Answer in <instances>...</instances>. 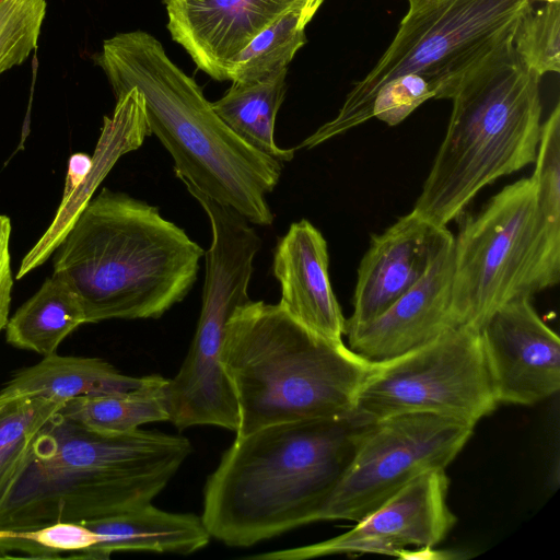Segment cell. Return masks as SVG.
<instances>
[{
	"label": "cell",
	"instance_id": "cell-9",
	"mask_svg": "<svg viewBox=\"0 0 560 560\" xmlns=\"http://www.w3.org/2000/svg\"><path fill=\"white\" fill-rule=\"evenodd\" d=\"M497 406L479 331L456 326L419 348L374 363L349 420L362 427L421 412L476 425Z\"/></svg>",
	"mask_w": 560,
	"mask_h": 560
},
{
	"label": "cell",
	"instance_id": "cell-31",
	"mask_svg": "<svg viewBox=\"0 0 560 560\" xmlns=\"http://www.w3.org/2000/svg\"><path fill=\"white\" fill-rule=\"evenodd\" d=\"M10 218L0 214V331L5 328L9 320V310L12 291V271L10 257Z\"/></svg>",
	"mask_w": 560,
	"mask_h": 560
},
{
	"label": "cell",
	"instance_id": "cell-10",
	"mask_svg": "<svg viewBox=\"0 0 560 560\" xmlns=\"http://www.w3.org/2000/svg\"><path fill=\"white\" fill-rule=\"evenodd\" d=\"M474 428L421 412L358 427L350 460L316 522H358L418 476L446 469L471 438Z\"/></svg>",
	"mask_w": 560,
	"mask_h": 560
},
{
	"label": "cell",
	"instance_id": "cell-8",
	"mask_svg": "<svg viewBox=\"0 0 560 560\" xmlns=\"http://www.w3.org/2000/svg\"><path fill=\"white\" fill-rule=\"evenodd\" d=\"M452 312L479 330L506 302L560 280V229L544 218L534 178L504 186L454 236Z\"/></svg>",
	"mask_w": 560,
	"mask_h": 560
},
{
	"label": "cell",
	"instance_id": "cell-22",
	"mask_svg": "<svg viewBox=\"0 0 560 560\" xmlns=\"http://www.w3.org/2000/svg\"><path fill=\"white\" fill-rule=\"evenodd\" d=\"M166 382L161 375H147L132 389L69 399L58 415L101 433H126L147 423L168 421Z\"/></svg>",
	"mask_w": 560,
	"mask_h": 560
},
{
	"label": "cell",
	"instance_id": "cell-28",
	"mask_svg": "<svg viewBox=\"0 0 560 560\" xmlns=\"http://www.w3.org/2000/svg\"><path fill=\"white\" fill-rule=\"evenodd\" d=\"M45 14L46 0H0V74L36 48Z\"/></svg>",
	"mask_w": 560,
	"mask_h": 560
},
{
	"label": "cell",
	"instance_id": "cell-25",
	"mask_svg": "<svg viewBox=\"0 0 560 560\" xmlns=\"http://www.w3.org/2000/svg\"><path fill=\"white\" fill-rule=\"evenodd\" d=\"M305 26L301 8L295 5L254 37L231 61L228 80L248 83L287 69L306 43Z\"/></svg>",
	"mask_w": 560,
	"mask_h": 560
},
{
	"label": "cell",
	"instance_id": "cell-1",
	"mask_svg": "<svg viewBox=\"0 0 560 560\" xmlns=\"http://www.w3.org/2000/svg\"><path fill=\"white\" fill-rule=\"evenodd\" d=\"M94 60L116 100L130 89L140 92L150 135L171 154L182 182L253 224L272 223L266 195L276 188L282 163L241 140L154 36L143 31L116 34Z\"/></svg>",
	"mask_w": 560,
	"mask_h": 560
},
{
	"label": "cell",
	"instance_id": "cell-4",
	"mask_svg": "<svg viewBox=\"0 0 560 560\" xmlns=\"http://www.w3.org/2000/svg\"><path fill=\"white\" fill-rule=\"evenodd\" d=\"M190 453L182 435L101 433L57 415L38 434L27 468L0 510V528L91 521L140 508Z\"/></svg>",
	"mask_w": 560,
	"mask_h": 560
},
{
	"label": "cell",
	"instance_id": "cell-33",
	"mask_svg": "<svg viewBox=\"0 0 560 560\" xmlns=\"http://www.w3.org/2000/svg\"><path fill=\"white\" fill-rule=\"evenodd\" d=\"M301 8L302 19L307 24L317 12L324 0H298Z\"/></svg>",
	"mask_w": 560,
	"mask_h": 560
},
{
	"label": "cell",
	"instance_id": "cell-14",
	"mask_svg": "<svg viewBox=\"0 0 560 560\" xmlns=\"http://www.w3.org/2000/svg\"><path fill=\"white\" fill-rule=\"evenodd\" d=\"M453 241L446 226L413 209L373 235L358 268L353 313L346 319V334L378 316L415 285Z\"/></svg>",
	"mask_w": 560,
	"mask_h": 560
},
{
	"label": "cell",
	"instance_id": "cell-16",
	"mask_svg": "<svg viewBox=\"0 0 560 560\" xmlns=\"http://www.w3.org/2000/svg\"><path fill=\"white\" fill-rule=\"evenodd\" d=\"M453 243L383 313L345 335L352 351L378 363L419 348L457 326L452 312Z\"/></svg>",
	"mask_w": 560,
	"mask_h": 560
},
{
	"label": "cell",
	"instance_id": "cell-32",
	"mask_svg": "<svg viewBox=\"0 0 560 560\" xmlns=\"http://www.w3.org/2000/svg\"><path fill=\"white\" fill-rule=\"evenodd\" d=\"M93 165L92 156L78 152L69 158L62 199L67 198L82 183Z\"/></svg>",
	"mask_w": 560,
	"mask_h": 560
},
{
	"label": "cell",
	"instance_id": "cell-3",
	"mask_svg": "<svg viewBox=\"0 0 560 560\" xmlns=\"http://www.w3.org/2000/svg\"><path fill=\"white\" fill-rule=\"evenodd\" d=\"M203 248L159 208L103 188L55 249L85 322L159 318L192 288Z\"/></svg>",
	"mask_w": 560,
	"mask_h": 560
},
{
	"label": "cell",
	"instance_id": "cell-17",
	"mask_svg": "<svg viewBox=\"0 0 560 560\" xmlns=\"http://www.w3.org/2000/svg\"><path fill=\"white\" fill-rule=\"evenodd\" d=\"M323 234L307 220L290 225L275 249L272 270L279 304L298 323L334 346H343L346 318L334 293Z\"/></svg>",
	"mask_w": 560,
	"mask_h": 560
},
{
	"label": "cell",
	"instance_id": "cell-7",
	"mask_svg": "<svg viewBox=\"0 0 560 560\" xmlns=\"http://www.w3.org/2000/svg\"><path fill=\"white\" fill-rule=\"evenodd\" d=\"M398 31L373 69L348 93L337 116L299 144L312 149L373 118L377 90L416 73L452 98L462 81L513 35L529 0H408Z\"/></svg>",
	"mask_w": 560,
	"mask_h": 560
},
{
	"label": "cell",
	"instance_id": "cell-23",
	"mask_svg": "<svg viewBox=\"0 0 560 560\" xmlns=\"http://www.w3.org/2000/svg\"><path fill=\"white\" fill-rule=\"evenodd\" d=\"M287 69L266 79L234 83L211 103L222 121L245 143L283 163L294 158V149H282L275 141L277 113L284 100Z\"/></svg>",
	"mask_w": 560,
	"mask_h": 560
},
{
	"label": "cell",
	"instance_id": "cell-20",
	"mask_svg": "<svg viewBox=\"0 0 560 560\" xmlns=\"http://www.w3.org/2000/svg\"><path fill=\"white\" fill-rule=\"evenodd\" d=\"M142 378L122 374L100 358L52 353L35 365L19 370L0 395L67 401L79 396L132 389L141 384Z\"/></svg>",
	"mask_w": 560,
	"mask_h": 560
},
{
	"label": "cell",
	"instance_id": "cell-30",
	"mask_svg": "<svg viewBox=\"0 0 560 560\" xmlns=\"http://www.w3.org/2000/svg\"><path fill=\"white\" fill-rule=\"evenodd\" d=\"M430 98H434V91L424 78L416 73L404 74L377 90L372 116L393 127Z\"/></svg>",
	"mask_w": 560,
	"mask_h": 560
},
{
	"label": "cell",
	"instance_id": "cell-24",
	"mask_svg": "<svg viewBox=\"0 0 560 560\" xmlns=\"http://www.w3.org/2000/svg\"><path fill=\"white\" fill-rule=\"evenodd\" d=\"M65 404L48 397L0 395V510L27 468L38 434Z\"/></svg>",
	"mask_w": 560,
	"mask_h": 560
},
{
	"label": "cell",
	"instance_id": "cell-12",
	"mask_svg": "<svg viewBox=\"0 0 560 560\" xmlns=\"http://www.w3.org/2000/svg\"><path fill=\"white\" fill-rule=\"evenodd\" d=\"M450 479L445 469L429 470L336 537L290 549L247 557L252 560H307L377 553L398 556L407 547H434L450 533L456 516L447 504Z\"/></svg>",
	"mask_w": 560,
	"mask_h": 560
},
{
	"label": "cell",
	"instance_id": "cell-34",
	"mask_svg": "<svg viewBox=\"0 0 560 560\" xmlns=\"http://www.w3.org/2000/svg\"><path fill=\"white\" fill-rule=\"evenodd\" d=\"M530 1V0H529ZM534 1H542V2H560V0H534Z\"/></svg>",
	"mask_w": 560,
	"mask_h": 560
},
{
	"label": "cell",
	"instance_id": "cell-5",
	"mask_svg": "<svg viewBox=\"0 0 560 560\" xmlns=\"http://www.w3.org/2000/svg\"><path fill=\"white\" fill-rule=\"evenodd\" d=\"M240 438L288 421L349 418L374 363L312 334L278 304L248 301L229 318L222 348Z\"/></svg>",
	"mask_w": 560,
	"mask_h": 560
},
{
	"label": "cell",
	"instance_id": "cell-19",
	"mask_svg": "<svg viewBox=\"0 0 560 560\" xmlns=\"http://www.w3.org/2000/svg\"><path fill=\"white\" fill-rule=\"evenodd\" d=\"M82 523L100 537L82 559L105 560L126 551L189 555L205 548L211 538L201 516L163 511L152 502Z\"/></svg>",
	"mask_w": 560,
	"mask_h": 560
},
{
	"label": "cell",
	"instance_id": "cell-15",
	"mask_svg": "<svg viewBox=\"0 0 560 560\" xmlns=\"http://www.w3.org/2000/svg\"><path fill=\"white\" fill-rule=\"evenodd\" d=\"M167 28L197 67L228 80L231 61L298 0H164ZM300 7V5H299Z\"/></svg>",
	"mask_w": 560,
	"mask_h": 560
},
{
	"label": "cell",
	"instance_id": "cell-18",
	"mask_svg": "<svg viewBox=\"0 0 560 560\" xmlns=\"http://www.w3.org/2000/svg\"><path fill=\"white\" fill-rule=\"evenodd\" d=\"M149 135L142 95L137 89H130L117 98L112 117H104L89 174L72 194L61 200L50 226L23 258L16 275L18 279L47 260L70 231L116 161L122 154L138 149Z\"/></svg>",
	"mask_w": 560,
	"mask_h": 560
},
{
	"label": "cell",
	"instance_id": "cell-2",
	"mask_svg": "<svg viewBox=\"0 0 560 560\" xmlns=\"http://www.w3.org/2000/svg\"><path fill=\"white\" fill-rule=\"evenodd\" d=\"M357 429L349 418L312 419L235 438L206 481L201 518L210 536L250 547L316 522Z\"/></svg>",
	"mask_w": 560,
	"mask_h": 560
},
{
	"label": "cell",
	"instance_id": "cell-27",
	"mask_svg": "<svg viewBox=\"0 0 560 560\" xmlns=\"http://www.w3.org/2000/svg\"><path fill=\"white\" fill-rule=\"evenodd\" d=\"M522 60L539 77L560 71V2L523 13L512 40Z\"/></svg>",
	"mask_w": 560,
	"mask_h": 560
},
{
	"label": "cell",
	"instance_id": "cell-6",
	"mask_svg": "<svg viewBox=\"0 0 560 560\" xmlns=\"http://www.w3.org/2000/svg\"><path fill=\"white\" fill-rule=\"evenodd\" d=\"M540 78L505 43L452 96L445 137L413 210L446 226L487 185L535 162Z\"/></svg>",
	"mask_w": 560,
	"mask_h": 560
},
{
	"label": "cell",
	"instance_id": "cell-11",
	"mask_svg": "<svg viewBox=\"0 0 560 560\" xmlns=\"http://www.w3.org/2000/svg\"><path fill=\"white\" fill-rule=\"evenodd\" d=\"M206 275L197 329L177 374L166 382L170 420L184 430L215 425L238 427L232 384L223 369L225 326L236 307L250 301L248 285L255 255L246 245L219 240L205 253Z\"/></svg>",
	"mask_w": 560,
	"mask_h": 560
},
{
	"label": "cell",
	"instance_id": "cell-21",
	"mask_svg": "<svg viewBox=\"0 0 560 560\" xmlns=\"http://www.w3.org/2000/svg\"><path fill=\"white\" fill-rule=\"evenodd\" d=\"M82 324L86 322L79 296L65 280L52 275L9 318L5 339L15 348L46 357L56 353Z\"/></svg>",
	"mask_w": 560,
	"mask_h": 560
},
{
	"label": "cell",
	"instance_id": "cell-13",
	"mask_svg": "<svg viewBox=\"0 0 560 560\" xmlns=\"http://www.w3.org/2000/svg\"><path fill=\"white\" fill-rule=\"evenodd\" d=\"M478 331L498 404L532 406L558 393L560 339L530 296L506 302Z\"/></svg>",
	"mask_w": 560,
	"mask_h": 560
},
{
	"label": "cell",
	"instance_id": "cell-26",
	"mask_svg": "<svg viewBox=\"0 0 560 560\" xmlns=\"http://www.w3.org/2000/svg\"><path fill=\"white\" fill-rule=\"evenodd\" d=\"M98 535L82 522L59 521L34 528H0V558H79L95 546Z\"/></svg>",
	"mask_w": 560,
	"mask_h": 560
},
{
	"label": "cell",
	"instance_id": "cell-29",
	"mask_svg": "<svg viewBox=\"0 0 560 560\" xmlns=\"http://www.w3.org/2000/svg\"><path fill=\"white\" fill-rule=\"evenodd\" d=\"M544 218L560 229V104L557 103L541 124L532 175Z\"/></svg>",
	"mask_w": 560,
	"mask_h": 560
}]
</instances>
